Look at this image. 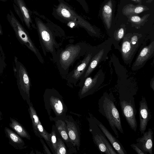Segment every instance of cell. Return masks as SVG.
I'll use <instances>...</instances> for the list:
<instances>
[{
  "mask_svg": "<svg viewBox=\"0 0 154 154\" xmlns=\"http://www.w3.org/2000/svg\"></svg>",
  "mask_w": 154,
  "mask_h": 154,
  "instance_id": "36",
  "label": "cell"
},
{
  "mask_svg": "<svg viewBox=\"0 0 154 154\" xmlns=\"http://www.w3.org/2000/svg\"><path fill=\"white\" fill-rule=\"evenodd\" d=\"M2 115L0 114V121L2 120L3 119V118L2 116Z\"/></svg>",
  "mask_w": 154,
  "mask_h": 154,
  "instance_id": "33",
  "label": "cell"
},
{
  "mask_svg": "<svg viewBox=\"0 0 154 154\" xmlns=\"http://www.w3.org/2000/svg\"><path fill=\"white\" fill-rule=\"evenodd\" d=\"M124 30L123 28H121L118 33V38L119 39H121L123 36Z\"/></svg>",
  "mask_w": 154,
  "mask_h": 154,
  "instance_id": "28",
  "label": "cell"
},
{
  "mask_svg": "<svg viewBox=\"0 0 154 154\" xmlns=\"http://www.w3.org/2000/svg\"><path fill=\"white\" fill-rule=\"evenodd\" d=\"M11 122L9 126L21 137L26 138L29 140L31 137L29 133L25 128L15 119L10 117Z\"/></svg>",
  "mask_w": 154,
  "mask_h": 154,
  "instance_id": "19",
  "label": "cell"
},
{
  "mask_svg": "<svg viewBox=\"0 0 154 154\" xmlns=\"http://www.w3.org/2000/svg\"><path fill=\"white\" fill-rule=\"evenodd\" d=\"M141 19L140 17L137 16H134L132 17L131 20L134 22H138Z\"/></svg>",
  "mask_w": 154,
  "mask_h": 154,
  "instance_id": "30",
  "label": "cell"
},
{
  "mask_svg": "<svg viewBox=\"0 0 154 154\" xmlns=\"http://www.w3.org/2000/svg\"><path fill=\"white\" fill-rule=\"evenodd\" d=\"M57 149L56 154H68V152L66 144L61 138L57 130Z\"/></svg>",
  "mask_w": 154,
  "mask_h": 154,
  "instance_id": "22",
  "label": "cell"
},
{
  "mask_svg": "<svg viewBox=\"0 0 154 154\" xmlns=\"http://www.w3.org/2000/svg\"><path fill=\"white\" fill-rule=\"evenodd\" d=\"M153 134L152 130L149 128L141 137L136 140V145L146 154H153Z\"/></svg>",
  "mask_w": 154,
  "mask_h": 154,
  "instance_id": "15",
  "label": "cell"
},
{
  "mask_svg": "<svg viewBox=\"0 0 154 154\" xmlns=\"http://www.w3.org/2000/svg\"><path fill=\"white\" fill-rule=\"evenodd\" d=\"M137 41V37L136 35L133 36L131 39V43L133 45H134Z\"/></svg>",
  "mask_w": 154,
  "mask_h": 154,
  "instance_id": "31",
  "label": "cell"
},
{
  "mask_svg": "<svg viewBox=\"0 0 154 154\" xmlns=\"http://www.w3.org/2000/svg\"><path fill=\"white\" fill-rule=\"evenodd\" d=\"M0 114L1 115H2V113L0 111Z\"/></svg>",
  "mask_w": 154,
  "mask_h": 154,
  "instance_id": "34",
  "label": "cell"
},
{
  "mask_svg": "<svg viewBox=\"0 0 154 154\" xmlns=\"http://www.w3.org/2000/svg\"><path fill=\"white\" fill-rule=\"evenodd\" d=\"M38 131L42 138H43L51 150L52 153L54 154V152L52 146L51 139V134L47 132L43 127L40 121L38 125Z\"/></svg>",
  "mask_w": 154,
  "mask_h": 154,
  "instance_id": "21",
  "label": "cell"
},
{
  "mask_svg": "<svg viewBox=\"0 0 154 154\" xmlns=\"http://www.w3.org/2000/svg\"><path fill=\"white\" fill-rule=\"evenodd\" d=\"M64 120L71 141L74 146L78 150H79L81 144V137L80 131L78 125L70 115H67Z\"/></svg>",
  "mask_w": 154,
  "mask_h": 154,
  "instance_id": "11",
  "label": "cell"
},
{
  "mask_svg": "<svg viewBox=\"0 0 154 154\" xmlns=\"http://www.w3.org/2000/svg\"><path fill=\"white\" fill-rule=\"evenodd\" d=\"M139 130L141 134L145 132L148 123L152 116L150 109L145 97L142 96L139 102Z\"/></svg>",
  "mask_w": 154,
  "mask_h": 154,
  "instance_id": "12",
  "label": "cell"
},
{
  "mask_svg": "<svg viewBox=\"0 0 154 154\" xmlns=\"http://www.w3.org/2000/svg\"><path fill=\"white\" fill-rule=\"evenodd\" d=\"M55 126L63 140L67 148L68 154L77 152L76 148L72 144L69 137L66 123L64 120H58L55 122Z\"/></svg>",
  "mask_w": 154,
  "mask_h": 154,
  "instance_id": "16",
  "label": "cell"
},
{
  "mask_svg": "<svg viewBox=\"0 0 154 154\" xmlns=\"http://www.w3.org/2000/svg\"><path fill=\"white\" fill-rule=\"evenodd\" d=\"M43 97L45 109L50 120L55 122L58 120H64L68 109L60 93L54 88H47Z\"/></svg>",
  "mask_w": 154,
  "mask_h": 154,
  "instance_id": "3",
  "label": "cell"
},
{
  "mask_svg": "<svg viewBox=\"0 0 154 154\" xmlns=\"http://www.w3.org/2000/svg\"><path fill=\"white\" fill-rule=\"evenodd\" d=\"M85 57L81 62L79 63L74 69L69 73L65 79L67 85L71 88L77 85V82L82 79L88 68L92 59V54L87 53Z\"/></svg>",
  "mask_w": 154,
  "mask_h": 154,
  "instance_id": "9",
  "label": "cell"
},
{
  "mask_svg": "<svg viewBox=\"0 0 154 154\" xmlns=\"http://www.w3.org/2000/svg\"><path fill=\"white\" fill-rule=\"evenodd\" d=\"M92 117L96 123L105 135L117 154H127V153L120 142L115 137L104 125L92 115Z\"/></svg>",
  "mask_w": 154,
  "mask_h": 154,
  "instance_id": "13",
  "label": "cell"
},
{
  "mask_svg": "<svg viewBox=\"0 0 154 154\" xmlns=\"http://www.w3.org/2000/svg\"><path fill=\"white\" fill-rule=\"evenodd\" d=\"M115 98L112 94L104 93L98 102V110L107 119L109 126L116 135L119 137L117 129L124 134L120 115L115 104Z\"/></svg>",
  "mask_w": 154,
  "mask_h": 154,
  "instance_id": "2",
  "label": "cell"
},
{
  "mask_svg": "<svg viewBox=\"0 0 154 154\" xmlns=\"http://www.w3.org/2000/svg\"><path fill=\"white\" fill-rule=\"evenodd\" d=\"M1 33H2V32H1V30L0 29V34H1Z\"/></svg>",
  "mask_w": 154,
  "mask_h": 154,
  "instance_id": "35",
  "label": "cell"
},
{
  "mask_svg": "<svg viewBox=\"0 0 154 154\" xmlns=\"http://www.w3.org/2000/svg\"><path fill=\"white\" fill-rule=\"evenodd\" d=\"M136 94L133 91H120L119 97L122 116L130 128L134 132L136 131L137 126L136 117L137 111L134 97Z\"/></svg>",
  "mask_w": 154,
  "mask_h": 154,
  "instance_id": "6",
  "label": "cell"
},
{
  "mask_svg": "<svg viewBox=\"0 0 154 154\" xmlns=\"http://www.w3.org/2000/svg\"><path fill=\"white\" fill-rule=\"evenodd\" d=\"M13 27L20 42L32 52L39 61L43 64L44 61L43 57L27 32L19 24L14 25Z\"/></svg>",
  "mask_w": 154,
  "mask_h": 154,
  "instance_id": "10",
  "label": "cell"
},
{
  "mask_svg": "<svg viewBox=\"0 0 154 154\" xmlns=\"http://www.w3.org/2000/svg\"><path fill=\"white\" fill-rule=\"evenodd\" d=\"M6 66L5 55L2 47L0 44V75L2 74Z\"/></svg>",
  "mask_w": 154,
  "mask_h": 154,
  "instance_id": "25",
  "label": "cell"
},
{
  "mask_svg": "<svg viewBox=\"0 0 154 154\" xmlns=\"http://www.w3.org/2000/svg\"><path fill=\"white\" fill-rule=\"evenodd\" d=\"M143 10V8L141 7H136L134 10V12L137 14H139L142 12Z\"/></svg>",
  "mask_w": 154,
  "mask_h": 154,
  "instance_id": "29",
  "label": "cell"
},
{
  "mask_svg": "<svg viewBox=\"0 0 154 154\" xmlns=\"http://www.w3.org/2000/svg\"><path fill=\"white\" fill-rule=\"evenodd\" d=\"M79 3L82 6L84 7V0H75Z\"/></svg>",
  "mask_w": 154,
  "mask_h": 154,
  "instance_id": "32",
  "label": "cell"
},
{
  "mask_svg": "<svg viewBox=\"0 0 154 154\" xmlns=\"http://www.w3.org/2000/svg\"><path fill=\"white\" fill-rule=\"evenodd\" d=\"M17 59V57H15L17 85L22 98L29 105L31 102L30 94V79L25 67Z\"/></svg>",
  "mask_w": 154,
  "mask_h": 154,
  "instance_id": "7",
  "label": "cell"
},
{
  "mask_svg": "<svg viewBox=\"0 0 154 154\" xmlns=\"http://www.w3.org/2000/svg\"><path fill=\"white\" fill-rule=\"evenodd\" d=\"M85 50L83 44L79 43L68 45L64 49L57 52L55 62L63 78H66L70 66L83 55Z\"/></svg>",
  "mask_w": 154,
  "mask_h": 154,
  "instance_id": "4",
  "label": "cell"
},
{
  "mask_svg": "<svg viewBox=\"0 0 154 154\" xmlns=\"http://www.w3.org/2000/svg\"><path fill=\"white\" fill-rule=\"evenodd\" d=\"M154 42L149 46L144 48L141 51L135 62L134 66H141L153 54L154 51Z\"/></svg>",
  "mask_w": 154,
  "mask_h": 154,
  "instance_id": "18",
  "label": "cell"
},
{
  "mask_svg": "<svg viewBox=\"0 0 154 154\" xmlns=\"http://www.w3.org/2000/svg\"><path fill=\"white\" fill-rule=\"evenodd\" d=\"M88 118L89 130L92 135L93 140L100 151L106 154H117L100 128L95 122L92 115L88 113Z\"/></svg>",
  "mask_w": 154,
  "mask_h": 154,
  "instance_id": "8",
  "label": "cell"
},
{
  "mask_svg": "<svg viewBox=\"0 0 154 154\" xmlns=\"http://www.w3.org/2000/svg\"><path fill=\"white\" fill-rule=\"evenodd\" d=\"M57 129L55 125H53L51 134V139L52 147L54 152V154H56L57 149Z\"/></svg>",
  "mask_w": 154,
  "mask_h": 154,
  "instance_id": "24",
  "label": "cell"
},
{
  "mask_svg": "<svg viewBox=\"0 0 154 154\" xmlns=\"http://www.w3.org/2000/svg\"><path fill=\"white\" fill-rule=\"evenodd\" d=\"M40 140L42 144L45 153L47 154H51L52 153L49 149L42 138H40Z\"/></svg>",
  "mask_w": 154,
  "mask_h": 154,
  "instance_id": "27",
  "label": "cell"
},
{
  "mask_svg": "<svg viewBox=\"0 0 154 154\" xmlns=\"http://www.w3.org/2000/svg\"><path fill=\"white\" fill-rule=\"evenodd\" d=\"M4 131L6 137L9 140V143L16 149L22 150L26 146L21 137L8 127H5Z\"/></svg>",
  "mask_w": 154,
  "mask_h": 154,
  "instance_id": "17",
  "label": "cell"
},
{
  "mask_svg": "<svg viewBox=\"0 0 154 154\" xmlns=\"http://www.w3.org/2000/svg\"><path fill=\"white\" fill-rule=\"evenodd\" d=\"M57 0L58 4L54 5L52 13L55 18L63 23H70L71 27L76 24L94 32L88 24L72 6L64 0Z\"/></svg>",
  "mask_w": 154,
  "mask_h": 154,
  "instance_id": "5",
  "label": "cell"
},
{
  "mask_svg": "<svg viewBox=\"0 0 154 154\" xmlns=\"http://www.w3.org/2000/svg\"><path fill=\"white\" fill-rule=\"evenodd\" d=\"M131 44L128 40L124 41L122 46V52L123 57H127L131 54L132 51Z\"/></svg>",
  "mask_w": 154,
  "mask_h": 154,
  "instance_id": "23",
  "label": "cell"
},
{
  "mask_svg": "<svg viewBox=\"0 0 154 154\" xmlns=\"http://www.w3.org/2000/svg\"><path fill=\"white\" fill-rule=\"evenodd\" d=\"M131 147L134 150L135 152L138 154H146L143 152L135 144L133 143L130 145Z\"/></svg>",
  "mask_w": 154,
  "mask_h": 154,
  "instance_id": "26",
  "label": "cell"
},
{
  "mask_svg": "<svg viewBox=\"0 0 154 154\" xmlns=\"http://www.w3.org/2000/svg\"><path fill=\"white\" fill-rule=\"evenodd\" d=\"M28 111L31 119L33 130L35 135L40 138H42L37 128V125L40 121L37 116L35 110L31 102L29 104Z\"/></svg>",
  "mask_w": 154,
  "mask_h": 154,
  "instance_id": "20",
  "label": "cell"
},
{
  "mask_svg": "<svg viewBox=\"0 0 154 154\" xmlns=\"http://www.w3.org/2000/svg\"><path fill=\"white\" fill-rule=\"evenodd\" d=\"M36 18L35 23L39 41L44 55L50 53L55 61L57 51L56 48L59 47L55 39L54 30L57 27L44 15L38 14Z\"/></svg>",
  "mask_w": 154,
  "mask_h": 154,
  "instance_id": "1",
  "label": "cell"
},
{
  "mask_svg": "<svg viewBox=\"0 0 154 154\" xmlns=\"http://www.w3.org/2000/svg\"><path fill=\"white\" fill-rule=\"evenodd\" d=\"M101 83L97 80V76L93 79L87 77L80 87L78 92V97L81 99L90 95L93 94L100 86Z\"/></svg>",
  "mask_w": 154,
  "mask_h": 154,
  "instance_id": "14",
  "label": "cell"
}]
</instances>
